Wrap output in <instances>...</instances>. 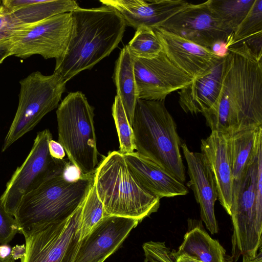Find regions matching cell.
<instances>
[{"mask_svg":"<svg viewBox=\"0 0 262 262\" xmlns=\"http://www.w3.org/2000/svg\"><path fill=\"white\" fill-rule=\"evenodd\" d=\"M157 27L209 50L216 42L227 43L232 33L223 28L213 12L209 0L199 4L189 3Z\"/></svg>","mask_w":262,"mask_h":262,"instance_id":"7c38bea8","label":"cell"},{"mask_svg":"<svg viewBox=\"0 0 262 262\" xmlns=\"http://www.w3.org/2000/svg\"><path fill=\"white\" fill-rule=\"evenodd\" d=\"M83 203L65 220L21 231L26 250L20 262H73L81 241Z\"/></svg>","mask_w":262,"mask_h":262,"instance_id":"9c48e42d","label":"cell"},{"mask_svg":"<svg viewBox=\"0 0 262 262\" xmlns=\"http://www.w3.org/2000/svg\"><path fill=\"white\" fill-rule=\"evenodd\" d=\"M176 262H201L195 259L182 255L176 258Z\"/></svg>","mask_w":262,"mask_h":262,"instance_id":"8d00e7d4","label":"cell"},{"mask_svg":"<svg viewBox=\"0 0 262 262\" xmlns=\"http://www.w3.org/2000/svg\"><path fill=\"white\" fill-rule=\"evenodd\" d=\"M123 155L141 184L160 199L185 195L189 192L184 183L136 151Z\"/></svg>","mask_w":262,"mask_h":262,"instance_id":"ffe728a7","label":"cell"},{"mask_svg":"<svg viewBox=\"0 0 262 262\" xmlns=\"http://www.w3.org/2000/svg\"><path fill=\"white\" fill-rule=\"evenodd\" d=\"M114 119L119 141V150L122 154L131 153L135 150L133 130L119 97L116 95L112 106Z\"/></svg>","mask_w":262,"mask_h":262,"instance_id":"f1b7e54d","label":"cell"},{"mask_svg":"<svg viewBox=\"0 0 262 262\" xmlns=\"http://www.w3.org/2000/svg\"><path fill=\"white\" fill-rule=\"evenodd\" d=\"M139 223L132 218L104 217L88 235L81 239L73 262L104 261L118 250Z\"/></svg>","mask_w":262,"mask_h":262,"instance_id":"5bb4252c","label":"cell"},{"mask_svg":"<svg viewBox=\"0 0 262 262\" xmlns=\"http://www.w3.org/2000/svg\"><path fill=\"white\" fill-rule=\"evenodd\" d=\"M170 60L194 78L206 71L220 58L210 50L188 40L165 31L152 28Z\"/></svg>","mask_w":262,"mask_h":262,"instance_id":"ac0fdd59","label":"cell"},{"mask_svg":"<svg viewBox=\"0 0 262 262\" xmlns=\"http://www.w3.org/2000/svg\"><path fill=\"white\" fill-rule=\"evenodd\" d=\"M18 107L5 138L2 151L32 130L48 113L56 108L66 83L57 74L45 76L33 72L19 81Z\"/></svg>","mask_w":262,"mask_h":262,"instance_id":"ba28073f","label":"cell"},{"mask_svg":"<svg viewBox=\"0 0 262 262\" xmlns=\"http://www.w3.org/2000/svg\"><path fill=\"white\" fill-rule=\"evenodd\" d=\"M93 182L94 174L72 180L59 174L46 180L22 197L14 215L19 232L69 217L83 202Z\"/></svg>","mask_w":262,"mask_h":262,"instance_id":"5b68a950","label":"cell"},{"mask_svg":"<svg viewBox=\"0 0 262 262\" xmlns=\"http://www.w3.org/2000/svg\"><path fill=\"white\" fill-rule=\"evenodd\" d=\"M51 139L52 136L49 129L38 132L26 160L6 184L0 203L13 216L23 196L51 177L66 176L70 163L66 160H56L51 156L48 145Z\"/></svg>","mask_w":262,"mask_h":262,"instance_id":"30bf717a","label":"cell"},{"mask_svg":"<svg viewBox=\"0 0 262 262\" xmlns=\"http://www.w3.org/2000/svg\"><path fill=\"white\" fill-rule=\"evenodd\" d=\"M0 262H15V260L13 259L11 254L5 258L0 257Z\"/></svg>","mask_w":262,"mask_h":262,"instance_id":"f35d334b","label":"cell"},{"mask_svg":"<svg viewBox=\"0 0 262 262\" xmlns=\"http://www.w3.org/2000/svg\"><path fill=\"white\" fill-rule=\"evenodd\" d=\"M133 58L138 99L164 101L194 79L174 65L163 51L152 59Z\"/></svg>","mask_w":262,"mask_h":262,"instance_id":"4fadbf2b","label":"cell"},{"mask_svg":"<svg viewBox=\"0 0 262 262\" xmlns=\"http://www.w3.org/2000/svg\"><path fill=\"white\" fill-rule=\"evenodd\" d=\"M71 13L70 40L64 53L56 59L54 71L66 83L108 56L121 41L126 27L117 12L107 6L80 7Z\"/></svg>","mask_w":262,"mask_h":262,"instance_id":"7a4b0ae2","label":"cell"},{"mask_svg":"<svg viewBox=\"0 0 262 262\" xmlns=\"http://www.w3.org/2000/svg\"><path fill=\"white\" fill-rule=\"evenodd\" d=\"M94 111L80 91L70 93L56 111L58 142L83 176L93 175L98 164Z\"/></svg>","mask_w":262,"mask_h":262,"instance_id":"52a82bcc","label":"cell"},{"mask_svg":"<svg viewBox=\"0 0 262 262\" xmlns=\"http://www.w3.org/2000/svg\"><path fill=\"white\" fill-rule=\"evenodd\" d=\"M11 43L9 40L0 43V64L8 57L11 56Z\"/></svg>","mask_w":262,"mask_h":262,"instance_id":"836d02e7","label":"cell"},{"mask_svg":"<svg viewBox=\"0 0 262 262\" xmlns=\"http://www.w3.org/2000/svg\"><path fill=\"white\" fill-rule=\"evenodd\" d=\"M48 146L50 155L53 158L60 160L63 159L66 152L58 142L51 139L49 142Z\"/></svg>","mask_w":262,"mask_h":262,"instance_id":"1f68e13d","label":"cell"},{"mask_svg":"<svg viewBox=\"0 0 262 262\" xmlns=\"http://www.w3.org/2000/svg\"><path fill=\"white\" fill-rule=\"evenodd\" d=\"M210 51L216 56L223 58L227 56L228 48L226 42L218 41L211 47Z\"/></svg>","mask_w":262,"mask_h":262,"instance_id":"d6a6232c","label":"cell"},{"mask_svg":"<svg viewBox=\"0 0 262 262\" xmlns=\"http://www.w3.org/2000/svg\"><path fill=\"white\" fill-rule=\"evenodd\" d=\"M190 177L187 186L191 189L200 207L202 221L212 234L218 232L219 228L214 213V204L217 193L211 173L201 152H193L185 143H182Z\"/></svg>","mask_w":262,"mask_h":262,"instance_id":"e0dca14e","label":"cell"},{"mask_svg":"<svg viewBox=\"0 0 262 262\" xmlns=\"http://www.w3.org/2000/svg\"><path fill=\"white\" fill-rule=\"evenodd\" d=\"M201 154L214 182L217 200L230 215L233 178L230 156L229 134L211 131L202 139Z\"/></svg>","mask_w":262,"mask_h":262,"instance_id":"9a60e30c","label":"cell"},{"mask_svg":"<svg viewBox=\"0 0 262 262\" xmlns=\"http://www.w3.org/2000/svg\"><path fill=\"white\" fill-rule=\"evenodd\" d=\"M2 4L11 20L18 27L35 24L80 8L76 1L72 0H4Z\"/></svg>","mask_w":262,"mask_h":262,"instance_id":"44dd1931","label":"cell"},{"mask_svg":"<svg viewBox=\"0 0 262 262\" xmlns=\"http://www.w3.org/2000/svg\"><path fill=\"white\" fill-rule=\"evenodd\" d=\"M104 217L103 205L93 184L82 205L80 226L81 239L88 235Z\"/></svg>","mask_w":262,"mask_h":262,"instance_id":"83f0119b","label":"cell"},{"mask_svg":"<svg viewBox=\"0 0 262 262\" xmlns=\"http://www.w3.org/2000/svg\"><path fill=\"white\" fill-rule=\"evenodd\" d=\"M144 253V262H176L172 250L164 242L149 241L142 245Z\"/></svg>","mask_w":262,"mask_h":262,"instance_id":"f546056e","label":"cell"},{"mask_svg":"<svg viewBox=\"0 0 262 262\" xmlns=\"http://www.w3.org/2000/svg\"><path fill=\"white\" fill-rule=\"evenodd\" d=\"M172 252L175 258L184 255L201 262H232L223 247L200 226L187 232L178 251Z\"/></svg>","mask_w":262,"mask_h":262,"instance_id":"603a6c76","label":"cell"},{"mask_svg":"<svg viewBox=\"0 0 262 262\" xmlns=\"http://www.w3.org/2000/svg\"><path fill=\"white\" fill-rule=\"evenodd\" d=\"M210 7L223 28L233 33L245 18L254 0H209Z\"/></svg>","mask_w":262,"mask_h":262,"instance_id":"d4e9b609","label":"cell"},{"mask_svg":"<svg viewBox=\"0 0 262 262\" xmlns=\"http://www.w3.org/2000/svg\"><path fill=\"white\" fill-rule=\"evenodd\" d=\"M13 216L0 203V245H7L19 232L18 224Z\"/></svg>","mask_w":262,"mask_h":262,"instance_id":"4dcf8cb0","label":"cell"},{"mask_svg":"<svg viewBox=\"0 0 262 262\" xmlns=\"http://www.w3.org/2000/svg\"><path fill=\"white\" fill-rule=\"evenodd\" d=\"M72 29L71 12L58 14L35 24L24 25L9 39L11 56L26 58L38 54L57 59L64 53Z\"/></svg>","mask_w":262,"mask_h":262,"instance_id":"8fae6325","label":"cell"},{"mask_svg":"<svg viewBox=\"0 0 262 262\" xmlns=\"http://www.w3.org/2000/svg\"><path fill=\"white\" fill-rule=\"evenodd\" d=\"M10 247L7 245H0V257L5 258L11 253Z\"/></svg>","mask_w":262,"mask_h":262,"instance_id":"d590c367","label":"cell"},{"mask_svg":"<svg viewBox=\"0 0 262 262\" xmlns=\"http://www.w3.org/2000/svg\"><path fill=\"white\" fill-rule=\"evenodd\" d=\"M126 46L132 56L139 58L152 59L163 51L161 42L154 30L146 26L138 28Z\"/></svg>","mask_w":262,"mask_h":262,"instance_id":"484cf974","label":"cell"},{"mask_svg":"<svg viewBox=\"0 0 262 262\" xmlns=\"http://www.w3.org/2000/svg\"><path fill=\"white\" fill-rule=\"evenodd\" d=\"M100 2L113 8L126 26L136 30L142 26L157 27L189 4L183 0H102Z\"/></svg>","mask_w":262,"mask_h":262,"instance_id":"2e32d148","label":"cell"},{"mask_svg":"<svg viewBox=\"0 0 262 262\" xmlns=\"http://www.w3.org/2000/svg\"><path fill=\"white\" fill-rule=\"evenodd\" d=\"M202 114L211 131L231 134L262 126V58L245 43L228 48L219 98Z\"/></svg>","mask_w":262,"mask_h":262,"instance_id":"6da1fadb","label":"cell"},{"mask_svg":"<svg viewBox=\"0 0 262 262\" xmlns=\"http://www.w3.org/2000/svg\"><path fill=\"white\" fill-rule=\"evenodd\" d=\"M117 96L122 104L130 124L138 99L134 74V60L126 46L124 47L116 61L113 76Z\"/></svg>","mask_w":262,"mask_h":262,"instance_id":"cb8c5ba5","label":"cell"},{"mask_svg":"<svg viewBox=\"0 0 262 262\" xmlns=\"http://www.w3.org/2000/svg\"><path fill=\"white\" fill-rule=\"evenodd\" d=\"M229 134L230 164L233 180L240 178L262 151V126Z\"/></svg>","mask_w":262,"mask_h":262,"instance_id":"7402d4cb","label":"cell"},{"mask_svg":"<svg viewBox=\"0 0 262 262\" xmlns=\"http://www.w3.org/2000/svg\"><path fill=\"white\" fill-rule=\"evenodd\" d=\"M25 245H16L11 250L10 254L14 260L20 259L25 253Z\"/></svg>","mask_w":262,"mask_h":262,"instance_id":"e575fe53","label":"cell"},{"mask_svg":"<svg viewBox=\"0 0 262 262\" xmlns=\"http://www.w3.org/2000/svg\"><path fill=\"white\" fill-rule=\"evenodd\" d=\"M232 261L256 256L262 245V151L238 179L233 180L230 215Z\"/></svg>","mask_w":262,"mask_h":262,"instance_id":"8992f818","label":"cell"},{"mask_svg":"<svg viewBox=\"0 0 262 262\" xmlns=\"http://www.w3.org/2000/svg\"><path fill=\"white\" fill-rule=\"evenodd\" d=\"M100 262H104V261H100Z\"/></svg>","mask_w":262,"mask_h":262,"instance_id":"60d3db41","label":"cell"},{"mask_svg":"<svg viewBox=\"0 0 262 262\" xmlns=\"http://www.w3.org/2000/svg\"><path fill=\"white\" fill-rule=\"evenodd\" d=\"M93 185L103 205L104 217L141 222L160 207V199L141 184L119 151H110L103 158L94 172Z\"/></svg>","mask_w":262,"mask_h":262,"instance_id":"3957f363","label":"cell"},{"mask_svg":"<svg viewBox=\"0 0 262 262\" xmlns=\"http://www.w3.org/2000/svg\"><path fill=\"white\" fill-rule=\"evenodd\" d=\"M132 127L136 152L184 183L182 143L164 101L138 99Z\"/></svg>","mask_w":262,"mask_h":262,"instance_id":"277c9868","label":"cell"},{"mask_svg":"<svg viewBox=\"0 0 262 262\" xmlns=\"http://www.w3.org/2000/svg\"><path fill=\"white\" fill-rule=\"evenodd\" d=\"M225 57L219 58L206 71L180 90L179 103L186 113H202L212 108L219 98Z\"/></svg>","mask_w":262,"mask_h":262,"instance_id":"d6986e66","label":"cell"},{"mask_svg":"<svg viewBox=\"0 0 262 262\" xmlns=\"http://www.w3.org/2000/svg\"><path fill=\"white\" fill-rule=\"evenodd\" d=\"M242 262H262L261 248L259 249V252L257 253L255 257L251 259L242 260Z\"/></svg>","mask_w":262,"mask_h":262,"instance_id":"74e56055","label":"cell"},{"mask_svg":"<svg viewBox=\"0 0 262 262\" xmlns=\"http://www.w3.org/2000/svg\"><path fill=\"white\" fill-rule=\"evenodd\" d=\"M262 35V0H254L248 14L227 41V47Z\"/></svg>","mask_w":262,"mask_h":262,"instance_id":"4316f807","label":"cell"},{"mask_svg":"<svg viewBox=\"0 0 262 262\" xmlns=\"http://www.w3.org/2000/svg\"><path fill=\"white\" fill-rule=\"evenodd\" d=\"M3 7L2 1H0V8Z\"/></svg>","mask_w":262,"mask_h":262,"instance_id":"ab89813d","label":"cell"}]
</instances>
